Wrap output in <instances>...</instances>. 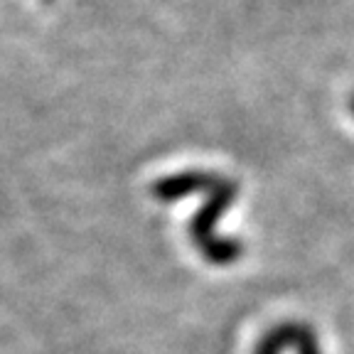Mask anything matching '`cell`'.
Listing matches in <instances>:
<instances>
[{"label":"cell","instance_id":"cell-1","mask_svg":"<svg viewBox=\"0 0 354 354\" xmlns=\"http://www.w3.org/2000/svg\"><path fill=\"white\" fill-rule=\"evenodd\" d=\"M209 197L189 221V241L202 254V259L212 266H232L243 256V243L239 239L219 236L216 224L221 221L224 212L236 202L239 183L221 175L219 183L209 189Z\"/></svg>","mask_w":354,"mask_h":354},{"label":"cell","instance_id":"cell-2","mask_svg":"<svg viewBox=\"0 0 354 354\" xmlns=\"http://www.w3.org/2000/svg\"><path fill=\"white\" fill-rule=\"evenodd\" d=\"M286 349H293L295 354H322L315 330L303 322H283L271 327L256 342L254 354H283Z\"/></svg>","mask_w":354,"mask_h":354},{"label":"cell","instance_id":"cell-3","mask_svg":"<svg viewBox=\"0 0 354 354\" xmlns=\"http://www.w3.org/2000/svg\"><path fill=\"white\" fill-rule=\"evenodd\" d=\"M216 172L209 170H183V172H172V175L160 177L158 183L150 185V194H153L158 202H177V199H185L189 194L197 192H209L216 183H219Z\"/></svg>","mask_w":354,"mask_h":354},{"label":"cell","instance_id":"cell-4","mask_svg":"<svg viewBox=\"0 0 354 354\" xmlns=\"http://www.w3.org/2000/svg\"><path fill=\"white\" fill-rule=\"evenodd\" d=\"M349 111H352V116H354V94L349 96Z\"/></svg>","mask_w":354,"mask_h":354}]
</instances>
